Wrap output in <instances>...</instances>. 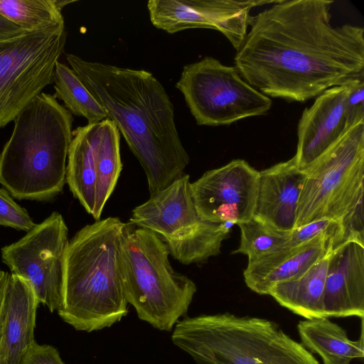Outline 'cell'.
<instances>
[{"instance_id": "15", "label": "cell", "mask_w": 364, "mask_h": 364, "mask_svg": "<svg viewBox=\"0 0 364 364\" xmlns=\"http://www.w3.org/2000/svg\"><path fill=\"white\" fill-rule=\"evenodd\" d=\"M325 317L364 315V244L344 241L332 249L324 292Z\"/></svg>"}, {"instance_id": "24", "label": "cell", "mask_w": 364, "mask_h": 364, "mask_svg": "<svg viewBox=\"0 0 364 364\" xmlns=\"http://www.w3.org/2000/svg\"><path fill=\"white\" fill-rule=\"evenodd\" d=\"M0 14L28 33L65 28L55 0H0Z\"/></svg>"}, {"instance_id": "17", "label": "cell", "mask_w": 364, "mask_h": 364, "mask_svg": "<svg viewBox=\"0 0 364 364\" xmlns=\"http://www.w3.org/2000/svg\"><path fill=\"white\" fill-rule=\"evenodd\" d=\"M40 304L31 285L16 274H8L4 306L0 364H21L36 341V311Z\"/></svg>"}, {"instance_id": "9", "label": "cell", "mask_w": 364, "mask_h": 364, "mask_svg": "<svg viewBox=\"0 0 364 364\" xmlns=\"http://www.w3.org/2000/svg\"><path fill=\"white\" fill-rule=\"evenodd\" d=\"M176 87L198 125H228L266 114L272 100L248 84L235 67L212 57L183 67Z\"/></svg>"}, {"instance_id": "30", "label": "cell", "mask_w": 364, "mask_h": 364, "mask_svg": "<svg viewBox=\"0 0 364 364\" xmlns=\"http://www.w3.org/2000/svg\"><path fill=\"white\" fill-rule=\"evenodd\" d=\"M26 31L0 14V41L18 37Z\"/></svg>"}, {"instance_id": "16", "label": "cell", "mask_w": 364, "mask_h": 364, "mask_svg": "<svg viewBox=\"0 0 364 364\" xmlns=\"http://www.w3.org/2000/svg\"><path fill=\"white\" fill-rule=\"evenodd\" d=\"M304 178L294 156L259 171L254 218L279 230H294Z\"/></svg>"}, {"instance_id": "31", "label": "cell", "mask_w": 364, "mask_h": 364, "mask_svg": "<svg viewBox=\"0 0 364 364\" xmlns=\"http://www.w3.org/2000/svg\"><path fill=\"white\" fill-rule=\"evenodd\" d=\"M8 272H5L0 269V353L2 341V329L4 321V294L5 288L8 277Z\"/></svg>"}, {"instance_id": "19", "label": "cell", "mask_w": 364, "mask_h": 364, "mask_svg": "<svg viewBox=\"0 0 364 364\" xmlns=\"http://www.w3.org/2000/svg\"><path fill=\"white\" fill-rule=\"evenodd\" d=\"M100 122L79 127L73 132L68 154L66 183L89 214H92L96 190V149Z\"/></svg>"}, {"instance_id": "25", "label": "cell", "mask_w": 364, "mask_h": 364, "mask_svg": "<svg viewBox=\"0 0 364 364\" xmlns=\"http://www.w3.org/2000/svg\"><path fill=\"white\" fill-rule=\"evenodd\" d=\"M240 242L232 254H243L248 260L279 250L289 240L291 231L272 228L255 218L237 225Z\"/></svg>"}, {"instance_id": "3", "label": "cell", "mask_w": 364, "mask_h": 364, "mask_svg": "<svg viewBox=\"0 0 364 364\" xmlns=\"http://www.w3.org/2000/svg\"><path fill=\"white\" fill-rule=\"evenodd\" d=\"M124 225L114 217L98 220L69 240L58 314L77 331L110 327L128 313L121 268Z\"/></svg>"}, {"instance_id": "2", "label": "cell", "mask_w": 364, "mask_h": 364, "mask_svg": "<svg viewBox=\"0 0 364 364\" xmlns=\"http://www.w3.org/2000/svg\"><path fill=\"white\" fill-rule=\"evenodd\" d=\"M66 58L139 161L150 196L181 178L190 158L161 82L144 70L87 61L74 54Z\"/></svg>"}, {"instance_id": "32", "label": "cell", "mask_w": 364, "mask_h": 364, "mask_svg": "<svg viewBox=\"0 0 364 364\" xmlns=\"http://www.w3.org/2000/svg\"><path fill=\"white\" fill-rule=\"evenodd\" d=\"M56 6L58 7L60 10L62 11L63 8L67 4H69L73 1H63V0H55Z\"/></svg>"}, {"instance_id": "21", "label": "cell", "mask_w": 364, "mask_h": 364, "mask_svg": "<svg viewBox=\"0 0 364 364\" xmlns=\"http://www.w3.org/2000/svg\"><path fill=\"white\" fill-rule=\"evenodd\" d=\"M358 340H350L344 328L326 317L300 321L297 330L301 343L318 354L323 364H350L364 357L363 324Z\"/></svg>"}, {"instance_id": "29", "label": "cell", "mask_w": 364, "mask_h": 364, "mask_svg": "<svg viewBox=\"0 0 364 364\" xmlns=\"http://www.w3.org/2000/svg\"><path fill=\"white\" fill-rule=\"evenodd\" d=\"M21 364H65L58 350L52 346L36 341L25 353Z\"/></svg>"}, {"instance_id": "6", "label": "cell", "mask_w": 364, "mask_h": 364, "mask_svg": "<svg viewBox=\"0 0 364 364\" xmlns=\"http://www.w3.org/2000/svg\"><path fill=\"white\" fill-rule=\"evenodd\" d=\"M168 255L155 232L124 223L121 268L126 300L139 319L165 331L186 316L197 290L191 279L172 268Z\"/></svg>"}, {"instance_id": "20", "label": "cell", "mask_w": 364, "mask_h": 364, "mask_svg": "<svg viewBox=\"0 0 364 364\" xmlns=\"http://www.w3.org/2000/svg\"><path fill=\"white\" fill-rule=\"evenodd\" d=\"M331 246L326 255L299 276L275 284L268 295L305 319L325 317L323 292Z\"/></svg>"}, {"instance_id": "5", "label": "cell", "mask_w": 364, "mask_h": 364, "mask_svg": "<svg viewBox=\"0 0 364 364\" xmlns=\"http://www.w3.org/2000/svg\"><path fill=\"white\" fill-rule=\"evenodd\" d=\"M171 340L197 364H320L277 323L230 312L185 317Z\"/></svg>"}, {"instance_id": "10", "label": "cell", "mask_w": 364, "mask_h": 364, "mask_svg": "<svg viewBox=\"0 0 364 364\" xmlns=\"http://www.w3.org/2000/svg\"><path fill=\"white\" fill-rule=\"evenodd\" d=\"M65 41V28H56L0 41V129L53 82Z\"/></svg>"}, {"instance_id": "8", "label": "cell", "mask_w": 364, "mask_h": 364, "mask_svg": "<svg viewBox=\"0 0 364 364\" xmlns=\"http://www.w3.org/2000/svg\"><path fill=\"white\" fill-rule=\"evenodd\" d=\"M190 185L189 176L183 174L136 207L129 221L158 235L169 254L183 264L203 262L219 255L222 242L229 237L234 225L202 220Z\"/></svg>"}, {"instance_id": "4", "label": "cell", "mask_w": 364, "mask_h": 364, "mask_svg": "<svg viewBox=\"0 0 364 364\" xmlns=\"http://www.w3.org/2000/svg\"><path fill=\"white\" fill-rule=\"evenodd\" d=\"M14 122L0 152V183L18 200H49L66 183L72 114L54 95L42 92Z\"/></svg>"}, {"instance_id": "23", "label": "cell", "mask_w": 364, "mask_h": 364, "mask_svg": "<svg viewBox=\"0 0 364 364\" xmlns=\"http://www.w3.org/2000/svg\"><path fill=\"white\" fill-rule=\"evenodd\" d=\"M53 81L55 97L64 102L65 107L71 114L84 117L88 124L97 123L107 119L102 106L71 68L57 62Z\"/></svg>"}, {"instance_id": "12", "label": "cell", "mask_w": 364, "mask_h": 364, "mask_svg": "<svg viewBox=\"0 0 364 364\" xmlns=\"http://www.w3.org/2000/svg\"><path fill=\"white\" fill-rule=\"evenodd\" d=\"M259 183V171L235 159L205 172L190 188L202 220L238 225L254 218Z\"/></svg>"}, {"instance_id": "18", "label": "cell", "mask_w": 364, "mask_h": 364, "mask_svg": "<svg viewBox=\"0 0 364 364\" xmlns=\"http://www.w3.org/2000/svg\"><path fill=\"white\" fill-rule=\"evenodd\" d=\"M331 246H334L333 239L321 235L299 246L282 248L248 260L243 272L245 282L254 292L268 295L272 286L306 272Z\"/></svg>"}, {"instance_id": "27", "label": "cell", "mask_w": 364, "mask_h": 364, "mask_svg": "<svg viewBox=\"0 0 364 364\" xmlns=\"http://www.w3.org/2000/svg\"><path fill=\"white\" fill-rule=\"evenodd\" d=\"M35 225L26 210L15 202L6 189L0 188V225L28 232Z\"/></svg>"}, {"instance_id": "7", "label": "cell", "mask_w": 364, "mask_h": 364, "mask_svg": "<svg viewBox=\"0 0 364 364\" xmlns=\"http://www.w3.org/2000/svg\"><path fill=\"white\" fill-rule=\"evenodd\" d=\"M304 171L295 228L332 219L343 224L344 241L364 244V122Z\"/></svg>"}, {"instance_id": "26", "label": "cell", "mask_w": 364, "mask_h": 364, "mask_svg": "<svg viewBox=\"0 0 364 364\" xmlns=\"http://www.w3.org/2000/svg\"><path fill=\"white\" fill-rule=\"evenodd\" d=\"M321 235L332 237L335 247L344 242L343 224L335 220L323 218L296 228L291 231L288 241L280 249L297 247Z\"/></svg>"}, {"instance_id": "22", "label": "cell", "mask_w": 364, "mask_h": 364, "mask_svg": "<svg viewBox=\"0 0 364 364\" xmlns=\"http://www.w3.org/2000/svg\"><path fill=\"white\" fill-rule=\"evenodd\" d=\"M120 134L113 122L105 119L100 122V131L96 149V190L92 214L98 220L104 206L112 193L122 163L119 149Z\"/></svg>"}, {"instance_id": "1", "label": "cell", "mask_w": 364, "mask_h": 364, "mask_svg": "<svg viewBox=\"0 0 364 364\" xmlns=\"http://www.w3.org/2000/svg\"><path fill=\"white\" fill-rule=\"evenodd\" d=\"M331 0H277L250 16L234 59L267 97L305 102L364 76V29L331 23Z\"/></svg>"}, {"instance_id": "11", "label": "cell", "mask_w": 364, "mask_h": 364, "mask_svg": "<svg viewBox=\"0 0 364 364\" xmlns=\"http://www.w3.org/2000/svg\"><path fill=\"white\" fill-rule=\"evenodd\" d=\"M68 235L63 216L53 212L1 250L2 262L31 285L40 304L50 312L62 304Z\"/></svg>"}, {"instance_id": "28", "label": "cell", "mask_w": 364, "mask_h": 364, "mask_svg": "<svg viewBox=\"0 0 364 364\" xmlns=\"http://www.w3.org/2000/svg\"><path fill=\"white\" fill-rule=\"evenodd\" d=\"M347 114L350 127L364 122V76L351 81L349 84Z\"/></svg>"}, {"instance_id": "14", "label": "cell", "mask_w": 364, "mask_h": 364, "mask_svg": "<svg viewBox=\"0 0 364 364\" xmlns=\"http://www.w3.org/2000/svg\"><path fill=\"white\" fill-rule=\"evenodd\" d=\"M350 82L326 90L304 110L298 124L297 149L294 156L301 170L311 166L351 128L347 114Z\"/></svg>"}, {"instance_id": "13", "label": "cell", "mask_w": 364, "mask_h": 364, "mask_svg": "<svg viewBox=\"0 0 364 364\" xmlns=\"http://www.w3.org/2000/svg\"><path fill=\"white\" fill-rule=\"evenodd\" d=\"M277 0H168L161 11L164 30L175 33L190 28L220 31L237 50L249 27L250 11Z\"/></svg>"}]
</instances>
